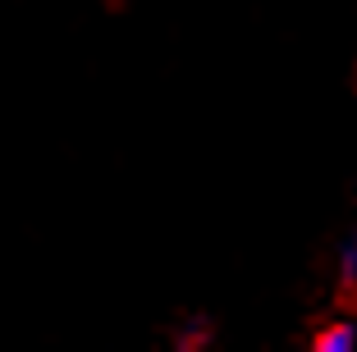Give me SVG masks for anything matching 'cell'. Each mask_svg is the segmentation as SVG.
I'll use <instances>...</instances> for the list:
<instances>
[{"label": "cell", "instance_id": "obj_1", "mask_svg": "<svg viewBox=\"0 0 357 352\" xmlns=\"http://www.w3.org/2000/svg\"><path fill=\"white\" fill-rule=\"evenodd\" d=\"M316 348L321 352H339V348H353V330L348 325H330L321 339H316Z\"/></svg>", "mask_w": 357, "mask_h": 352}, {"label": "cell", "instance_id": "obj_2", "mask_svg": "<svg viewBox=\"0 0 357 352\" xmlns=\"http://www.w3.org/2000/svg\"><path fill=\"white\" fill-rule=\"evenodd\" d=\"M344 275L357 280V238H353V247H348V257H344Z\"/></svg>", "mask_w": 357, "mask_h": 352}]
</instances>
